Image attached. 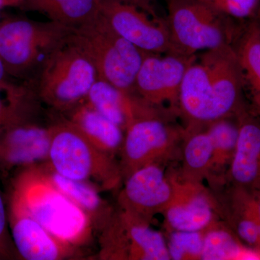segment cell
<instances>
[{"label":"cell","mask_w":260,"mask_h":260,"mask_svg":"<svg viewBox=\"0 0 260 260\" xmlns=\"http://www.w3.org/2000/svg\"><path fill=\"white\" fill-rule=\"evenodd\" d=\"M16 171L9 191L41 225L76 247L92 240L94 228L90 219L54 186L40 164Z\"/></svg>","instance_id":"1"},{"label":"cell","mask_w":260,"mask_h":260,"mask_svg":"<svg viewBox=\"0 0 260 260\" xmlns=\"http://www.w3.org/2000/svg\"><path fill=\"white\" fill-rule=\"evenodd\" d=\"M49 127L48 167L64 177L93 184L99 190H112L119 186L123 178L115 157L94 146L65 117Z\"/></svg>","instance_id":"2"},{"label":"cell","mask_w":260,"mask_h":260,"mask_svg":"<svg viewBox=\"0 0 260 260\" xmlns=\"http://www.w3.org/2000/svg\"><path fill=\"white\" fill-rule=\"evenodd\" d=\"M68 40L90 59L98 78L135 93V78L146 53L121 37L102 13L72 29Z\"/></svg>","instance_id":"3"},{"label":"cell","mask_w":260,"mask_h":260,"mask_svg":"<svg viewBox=\"0 0 260 260\" xmlns=\"http://www.w3.org/2000/svg\"><path fill=\"white\" fill-rule=\"evenodd\" d=\"M167 23L172 52L186 56L234 46L243 25L217 13L200 0L167 2Z\"/></svg>","instance_id":"4"},{"label":"cell","mask_w":260,"mask_h":260,"mask_svg":"<svg viewBox=\"0 0 260 260\" xmlns=\"http://www.w3.org/2000/svg\"><path fill=\"white\" fill-rule=\"evenodd\" d=\"M97 79L91 61L68 38L43 63L32 88L39 100L66 113L85 102Z\"/></svg>","instance_id":"5"},{"label":"cell","mask_w":260,"mask_h":260,"mask_svg":"<svg viewBox=\"0 0 260 260\" xmlns=\"http://www.w3.org/2000/svg\"><path fill=\"white\" fill-rule=\"evenodd\" d=\"M71 30L50 20H1L0 59L8 75L23 78L40 70L49 54L66 42Z\"/></svg>","instance_id":"6"},{"label":"cell","mask_w":260,"mask_h":260,"mask_svg":"<svg viewBox=\"0 0 260 260\" xmlns=\"http://www.w3.org/2000/svg\"><path fill=\"white\" fill-rule=\"evenodd\" d=\"M174 114L169 109L156 108L129 123L119 153L123 181L141 168L164 165L175 158L185 129L171 123L169 117Z\"/></svg>","instance_id":"7"},{"label":"cell","mask_w":260,"mask_h":260,"mask_svg":"<svg viewBox=\"0 0 260 260\" xmlns=\"http://www.w3.org/2000/svg\"><path fill=\"white\" fill-rule=\"evenodd\" d=\"M38 99L30 95L0 129V174L47 160L50 145L49 126L34 120Z\"/></svg>","instance_id":"8"},{"label":"cell","mask_w":260,"mask_h":260,"mask_svg":"<svg viewBox=\"0 0 260 260\" xmlns=\"http://www.w3.org/2000/svg\"><path fill=\"white\" fill-rule=\"evenodd\" d=\"M99 244V259H171L161 233L119 208L101 231Z\"/></svg>","instance_id":"9"},{"label":"cell","mask_w":260,"mask_h":260,"mask_svg":"<svg viewBox=\"0 0 260 260\" xmlns=\"http://www.w3.org/2000/svg\"><path fill=\"white\" fill-rule=\"evenodd\" d=\"M198 57L208 72L205 126L220 119L236 117L246 107L245 83L234 47L205 51Z\"/></svg>","instance_id":"10"},{"label":"cell","mask_w":260,"mask_h":260,"mask_svg":"<svg viewBox=\"0 0 260 260\" xmlns=\"http://www.w3.org/2000/svg\"><path fill=\"white\" fill-rule=\"evenodd\" d=\"M197 56L146 53L135 78L134 93L153 107L164 108L169 104V109L179 114L181 83Z\"/></svg>","instance_id":"11"},{"label":"cell","mask_w":260,"mask_h":260,"mask_svg":"<svg viewBox=\"0 0 260 260\" xmlns=\"http://www.w3.org/2000/svg\"><path fill=\"white\" fill-rule=\"evenodd\" d=\"M10 234L20 259L63 260L80 257V248L53 235L30 215L9 191L7 195Z\"/></svg>","instance_id":"12"},{"label":"cell","mask_w":260,"mask_h":260,"mask_svg":"<svg viewBox=\"0 0 260 260\" xmlns=\"http://www.w3.org/2000/svg\"><path fill=\"white\" fill-rule=\"evenodd\" d=\"M101 13L121 37L148 54L172 52L166 19L155 18L135 5L102 0Z\"/></svg>","instance_id":"13"},{"label":"cell","mask_w":260,"mask_h":260,"mask_svg":"<svg viewBox=\"0 0 260 260\" xmlns=\"http://www.w3.org/2000/svg\"><path fill=\"white\" fill-rule=\"evenodd\" d=\"M123 181L117 199L119 209L148 223L157 214H162L172 200V179L162 164L141 168Z\"/></svg>","instance_id":"14"},{"label":"cell","mask_w":260,"mask_h":260,"mask_svg":"<svg viewBox=\"0 0 260 260\" xmlns=\"http://www.w3.org/2000/svg\"><path fill=\"white\" fill-rule=\"evenodd\" d=\"M169 176L174 190L162 213L169 232L201 231L217 220L218 203L203 183L181 180L174 173Z\"/></svg>","instance_id":"15"},{"label":"cell","mask_w":260,"mask_h":260,"mask_svg":"<svg viewBox=\"0 0 260 260\" xmlns=\"http://www.w3.org/2000/svg\"><path fill=\"white\" fill-rule=\"evenodd\" d=\"M237 119V148L225 179L232 186L260 194V114L246 107Z\"/></svg>","instance_id":"16"},{"label":"cell","mask_w":260,"mask_h":260,"mask_svg":"<svg viewBox=\"0 0 260 260\" xmlns=\"http://www.w3.org/2000/svg\"><path fill=\"white\" fill-rule=\"evenodd\" d=\"M85 102L124 132L133 119L150 107L136 94L123 91L99 78L89 90Z\"/></svg>","instance_id":"17"},{"label":"cell","mask_w":260,"mask_h":260,"mask_svg":"<svg viewBox=\"0 0 260 260\" xmlns=\"http://www.w3.org/2000/svg\"><path fill=\"white\" fill-rule=\"evenodd\" d=\"M65 118L104 153L113 157L120 153L124 141V130L85 101L67 112Z\"/></svg>","instance_id":"18"},{"label":"cell","mask_w":260,"mask_h":260,"mask_svg":"<svg viewBox=\"0 0 260 260\" xmlns=\"http://www.w3.org/2000/svg\"><path fill=\"white\" fill-rule=\"evenodd\" d=\"M41 164L43 170L54 186L86 214L93 223L94 230H102L114 210L104 200L96 186L86 181L64 177L48 167Z\"/></svg>","instance_id":"19"},{"label":"cell","mask_w":260,"mask_h":260,"mask_svg":"<svg viewBox=\"0 0 260 260\" xmlns=\"http://www.w3.org/2000/svg\"><path fill=\"white\" fill-rule=\"evenodd\" d=\"M221 215L226 218L239 239L246 245L260 249L257 207L255 197L249 191L232 186Z\"/></svg>","instance_id":"20"},{"label":"cell","mask_w":260,"mask_h":260,"mask_svg":"<svg viewBox=\"0 0 260 260\" xmlns=\"http://www.w3.org/2000/svg\"><path fill=\"white\" fill-rule=\"evenodd\" d=\"M102 0H24L20 8L47 16L50 21L71 29L96 17Z\"/></svg>","instance_id":"21"},{"label":"cell","mask_w":260,"mask_h":260,"mask_svg":"<svg viewBox=\"0 0 260 260\" xmlns=\"http://www.w3.org/2000/svg\"><path fill=\"white\" fill-rule=\"evenodd\" d=\"M203 260H260V249L246 245L228 225L218 220L205 229Z\"/></svg>","instance_id":"22"},{"label":"cell","mask_w":260,"mask_h":260,"mask_svg":"<svg viewBox=\"0 0 260 260\" xmlns=\"http://www.w3.org/2000/svg\"><path fill=\"white\" fill-rule=\"evenodd\" d=\"M182 166L178 177L189 182L209 179L213 146L206 128L186 130L182 143Z\"/></svg>","instance_id":"23"},{"label":"cell","mask_w":260,"mask_h":260,"mask_svg":"<svg viewBox=\"0 0 260 260\" xmlns=\"http://www.w3.org/2000/svg\"><path fill=\"white\" fill-rule=\"evenodd\" d=\"M244 75L256 109H260V29L256 20L248 22L234 43Z\"/></svg>","instance_id":"24"},{"label":"cell","mask_w":260,"mask_h":260,"mask_svg":"<svg viewBox=\"0 0 260 260\" xmlns=\"http://www.w3.org/2000/svg\"><path fill=\"white\" fill-rule=\"evenodd\" d=\"M213 146L209 180L221 182L225 179L237 148L239 125L237 116L214 121L205 126Z\"/></svg>","instance_id":"25"},{"label":"cell","mask_w":260,"mask_h":260,"mask_svg":"<svg viewBox=\"0 0 260 260\" xmlns=\"http://www.w3.org/2000/svg\"><path fill=\"white\" fill-rule=\"evenodd\" d=\"M169 233L167 246L171 259H202L205 229L194 232L172 231Z\"/></svg>","instance_id":"26"},{"label":"cell","mask_w":260,"mask_h":260,"mask_svg":"<svg viewBox=\"0 0 260 260\" xmlns=\"http://www.w3.org/2000/svg\"><path fill=\"white\" fill-rule=\"evenodd\" d=\"M217 13L240 23L260 18V0H200Z\"/></svg>","instance_id":"27"},{"label":"cell","mask_w":260,"mask_h":260,"mask_svg":"<svg viewBox=\"0 0 260 260\" xmlns=\"http://www.w3.org/2000/svg\"><path fill=\"white\" fill-rule=\"evenodd\" d=\"M32 93L30 85H16L0 88V129L14 116Z\"/></svg>","instance_id":"28"},{"label":"cell","mask_w":260,"mask_h":260,"mask_svg":"<svg viewBox=\"0 0 260 260\" xmlns=\"http://www.w3.org/2000/svg\"><path fill=\"white\" fill-rule=\"evenodd\" d=\"M20 259L10 234L6 198L0 190V260Z\"/></svg>","instance_id":"29"},{"label":"cell","mask_w":260,"mask_h":260,"mask_svg":"<svg viewBox=\"0 0 260 260\" xmlns=\"http://www.w3.org/2000/svg\"><path fill=\"white\" fill-rule=\"evenodd\" d=\"M114 1L135 5V6L138 7L140 9L147 12L149 14L151 15L152 16L155 17V18H160L157 14L156 11H155V8H154L153 0H114Z\"/></svg>","instance_id":"30"},{"label":"cell","mask_w":260,"mask_h":260,"mask_svg":"<svg viewBox=\"0 0 260 260\" xmlns=\"http://www.w3.org/2000/svg\"><path fill=\"white\" fill-rule=\"evenodd\" d=\"M10 75H8V72L5 69L3 61L0 59V88L8 89L11 88L15 85V84L10 83L8 80V77Z\"/></svg>","instance_id":"31"},{"label":"cell","mask_w":260,"mask_h":260,"mask_svg":"<svg viewBox=\"0 0 260 260\" xmlns=\"http://www.w3.org/2000/svg\"><path fill=\"white\" fill-rule=\"evenodd\" d=\"M7 7L20 6L24 0H5Z\"/></svg>","instance_id":"32"},{"label":"cell","mask_w":260,"mask_h":260,"mask_svg":"<svg viewBox=\"0 0 260 260\" xmlns=\"http://www.w3.org/2000/svg\"><path fill=\"white\" fill-rule=\"evenodd\" d=\"M254 195V197H255L256 207H257L258 223H259V231L260 236V194H255Z\"/></svg>","instance_id":"33"},{"label":"cell","mask_w":260,"mask_h":260,"mask_svg":"<svg viewBox=\"0 0 260 260\" xmlns=\"http://www.w3.org/2000/svg\"><path fill=\"white\" fill-rule=\"evenodd\" d=\"M6 7L7 5L5 0H0V10L3 9V8H6Z\"/></svg>","instance_id":"34"},{"label":"cell","mask_w":260,"mask_h":260,"mask_svg":"<svg viewBox=\"0 0 260 260\" xmlns=\"http://www.w3.org/2000/svg\"><path fill=\"white\" fill-rule=\"evenodd\" d=\"M256 22H257L258 25H259V29H260V18L256 20Z\"/></svg>","instance_id":"35"},{"label":"cell","mask_w":260,"mask_h":260,"mask_svg":"<svg viewBox=\"0 0 260 260\" xmlns=\"http://www.w3.org/2000/svg\"><path fill=\"white\" fill-rule=\"evenodd\" d=\"M255 109H256V111H257V112H259V114H260V109H256V108H255Z\"/></svg>","instance_id":"36"},{"label":"cell","mask_w":260,"mask_h":260,"mask_svg":"<svg viewBox=\"0 0 260 260\" xmlns=\"http://www.w3.org/2000/svg\"><path fill=\"white\" fill-rule=\"evenodd\" d=\"M166 1H167V2L170 1V0H166Z\"/></svg>","instance_id":"37"},{"label":"cell","mask_w":260,"mask_h":260,"mask_svg":"<svg viewBox=\"0 0 260 260\" xmlns=\"http://www.w3.org/2000/svg\"><path fill=\"white\" fill-rule=\"evenodd\" d=\"M0 21H1V20H0Z\"/></svg>","instance_id":"38"}]
</instances>
